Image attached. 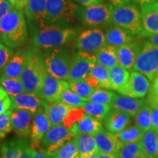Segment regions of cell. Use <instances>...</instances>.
Returning a JSON list of instances; mask_svg holds the SVG:
<instances>
[{"instance_id": "obj_41", "label": "cell", "mask_w": 158, "mask_h": 158, "mask_svg": "<svg viewBox=\"0 0 158 158\" xmlns=\"http://www.w3.org/2000/svg\"><path fill=\"white\" fill-rule=\"evenodd\" d=\"M85 113L84 108H71L65 116L62 124L70 130L76 124L83 119Z\"/></svg>"}, {"instance_id": "obj_19", "label": "cell", "mask_w": 158, "mask_h": 158, "mask_svg": "<svg viewBox=\"0 0 158 158\" xmlns=\"http://www.w3.org/2000/svg\"><path fill=\"white\" fill-rule=\"evenodd\" d=\"M47 0H30L25 7L24 13L31 27L46 24Z\"/></svg>"}, {"instance_id": "obj_52", "label": "cell", "mask_w": 158, "mask_h": 158, "mask_svg": "<svg viewBox=\"0 0 158 158\" xmlns=\"http://www.w3.org/2000/svg\"><path fill=\"white\" fill-rule=\"evenodd\" d=\"M31 158H51L48 154H47L42 150L32 149L31 152Z\"/></svg>"}, {"instance_id": "obj_34", "label": "cell", "mask_w": 158, "mask_h": 158, "mask_svg": "<svg viewBox=\"0 0 158 158\" xmlns=\"http://www.w3.org/2000/svg\"><path fill=\"white\" fill-rule=\"evenodd\" d=\"M0 85L10 96H16L26 92L21 78H8L0 75Z\"/></svg>"}, {"instance_id": "obj_49", "label": "cell", "mask_w": 158, "mask_h": 158, "mask_svg": "<svg viewBox=\"0 0 158 158\" xmlns=\"http://www.w3.org/2000/svg\"><path fill=\"white\" fill-rule=\"evenodd\" d=\"M85 81L88 83L89 85L91 87L94 89L95 90L100 89L102 88L100 82H99L98 79H97L95 77H94L93 76L88 75V76L85 78Z\"/></svg>"}, {"instance_id": "obj_29", "label": "cell", "mask_w": 158, "mask_h": 158, "mask_svg": "<svg viewBox=\"0 0 158 158\" xmlns=\"http://www.w3.org/2000/svg\"><path fill=\"white\" fill-rule=\"evenodd\" d=\"M95 57L97 64L107 68L108 70L118 65L116 48L114 47L105 45L97 51Z\"/></svg>"}, {"instance_id": "obj_60", "label": "cell", "mask_w": 158, "mask_h": 158, "mask_svg": "<svg viewBox=\"0 0 158 158\" xmlns=\"http://www.w3.org/2000/svg\"><path fill=\"white\" fill-rule=\"evenodd\" d=\"M150 158H158V157H150Z\"/></svg>"}, {"instance_id": "obj_44", "label": "cell", "mask_w": 158, "mask_h": 158, "mask_svg": "<svg viewBox=\"0 0 158 158\" xmlns=\"http://www.w3.org/2000/svg\"><path fill=\"white\" fill-rule=\"evenodd\" d=\"M13 54L14 52L11 48L0 43V75L2 73L3 70Z\"/></svg>"}, {"instance_id": "obj_3", "label": "cell", "mask_w": 158, "mask_h": 158, "mask_svg": "<svg viewBox=\"0 0 158 158\" xmlns=\"http://www.w3.org/2000/svg\"><path fill=\"white\" fill-rule=\"evenodd\" d=\"M46 73L43 54L36 48L27 49V58L21 81L26 92L40 96Z\"/></svg>"}, {"instance_id": "obj_37", "label": "cell", "mask_w": 158, "mask_h": 158, "mask_svg": "<svg viewBox=\"0 0 158 158\" xmlns=\"http://www.w3.org/2000/svg\"><path fill=\"white\" fill-rule=\"evenodd\" d=\"M116 154L119 158H147L143 152L140 141L124 144Z\"/></svg>"}, {"instance_id": "obj_17", "label": "cell", "mask_w": 158, "mask_h": 158, "mask_svg": "<svg viewBox=\"0 0 158 158\" xmlns=\"http://www.w3.org/2000/svg\"><path fill=\"white\" fill-rule=\"evenodd\" d=\"M33 116L34 114L29 110L12 109V129L19 138L30 137Z\"/></svg>"}, {"instance_id": "obj_25", "label": "cell", "mask_w": 158, "mask_h": 158, "mask_svg": "<svg viewBox=\"0 0 158 158\" xmlns=\"http://www.w3.org/2000/svg\"><path fill=\"white\" fill-rule=\"evenodd\" d=\"M105 36L106 45H109L116 48L130 43L133 38V35L129 31L117 26L108 29Z\"/></svg>"}, {"instance_id": "obj_55", "label": "cell", "mask_w": 158, "mask_h": 158, "mask_svg": "<svg viewBox=\"0 0 158 158\" xmlns=\"http://www.w3.org/2000/svg\"><path fill=\"white\" fill-rule=\"evenodd\" d=\"M147 37H149V41L150 43L158 46V32L155 33V34L150 35Z\"/></svg>"}, {"instance_id": "obj_18", "label": "cell", "mask_w": 158, "mask_h": 158, "mask_svg": "<svg viewBox=\"0 0 158 158\" xmlns=\"http://www.w3.org/2000/svg\"><path fill=\"white\" fill-rule=\"evenodd\" d=\"M10 98L12 102L11 109L27 110L34 114L44 106L45 102L40 96L27 92L16 96H12Z\"/></svg>"}, {"instance_id": "obj_58", "label": "cell", "mask_w": 158, "mask_h": 158, "mask_svg": "<svg viewBox=\"0 0 158 158\" xmlns=\"http://www.w3.org/2000/svg\"><path fill=\"white\" fill-rule=\"evenodd\" d=\"M157 151L158 154V136H157Z\"/></svg>"}, {"instance_id": "obj_4", "label": "cell", "mask_w": 158, "mask_h": 158, "mask_svg": "<svg viewBox=\"0 0 158 158\" xmlns=\"http://www.w3.org/2000/svg\"><path fill=\"white\" fill-rule=\"evenodd\" d=\"M46 72L51 76L68 81L72 59L65 49L55 48L48 49L43 54Z\"/></svg>"}, {"instance_id": "obj_53", "label": "cell", "mask_w": 158, "mask_h": 158, "mask_svg": "<svg viewBox=\"0 0 158 158\" xmlns=\"http://www.w3.org/2000/svg\"><path fill=\"white\" fill-rule=\"evenodd\" d=\"M110 2H111L114 7H118V6H122L129 4L130 0H110Z\"/></svg>"}, {"instance_id": "obj_14", "label": "cell", "mask_w": 158, "mask_h": 158, "mask_svg": "<svg viewBox=\"0 0 158 158\" xmlns=\"http://www.w3.org/2000/svg\"><path fill=\"white\" fill-rule=\"evenodd\" d=\"M31 152L30 141L27 138H10L1 148L2 158H31Z\"/></svg>"}, {"instance_id": "obj_20", "label": "cell", "mask_w": 158, "mask_h": 158, "mask_svg": "<svg viewBox=\"0 0 158 158\" xmlns=\"http://www.w3.org/2000/svg\"><path fill=\"white\" fill-rule=\"evenodd\" d=\"M142 47L137 42H130L116 48L118 65L126 70L133 68Z\"/></svg>"}, {"instance_id": "obj_54", "label": "cell", "mask_w": 158, "mask_h": 158, "mask_svg": "<svg viewBox=\"0 0 158 158\" xmlns=\"http://www.w3.org/2000/svg\"><path fill=\"white\" fill-rule=\"evenodd\" d=\"M98 158H119L117 154H106V153H100L98 154Z\"/></svg>"}, {"instance_id": "obj_27", "label": "cell", "mask_w": 158, "mask_h": 158, "mask_svg": "<svg viewBox=\"0 0 158 158\" xmlns=\"http://www.w3.org/2000/svg\"><path fill=\"white\" fill-rule=\"evenodd\" d=\"M102 129L103 127L101 121L86 114L83 119L78 122L73 127L71 131L76 134V135L78 134H89L94 135Z\"/></svg>"}, {"instance_id": "obj_57", "label": "cell", "mask_w": 158, "mask_h": 158, "mask_svg": "<svg viewBox=\"0 0 158 158\" xmlns=\"http://www.w3.org/2000/svg\"><path fill=\"white\" fill-rule=\"evenodd\" d=\"M84 158H98V154H96V155L88 156V157H85Z\"/></svg>"}, {"instance_id": "obj_7", "label": "cell", "mask_w": 158, "mask_h": 158, "mask_svg": "<svg viewBox=\"0 0 158 158\" xmlns=\"http://www.w3.org/2000/svg\"><path fill=\"white\" fill-rule=\"evenodd\" d=\"M133 70L152 81L158 76V46L149 41L144 43L133 66Z\"/></svg>"}, {"instance_id": "obj_13", "label": "cell", "mask_w": 158, "mask_h": 158, "mask_svg": "<svg viewBox=\"0 0 158 158\" xmlns=\"http://www.w3.org/2000/svg\"><path fill=\"white\" fill-rule=\"evenodd\" d=\"M150 88V83L143 74L137 71H133L130 73V78L118 93L122 95L133 98H143L147 95Z\"/></svg>"}, {"instance_id": "obj_33", "label": "cell", "mask_w": 158, "mask_h": 158, "mask_svg": "<svg viewBox=\"0 0 158 158\" xmlns=\"http://www.w3.org/2000/svg\"><path fill=\"white\" fill-rule=\"evenodd\" d=\"M48 155L51 158H81L79 155L76 138L70 139Z\"/></svg>"}, {"instance_id": "obj_22", "label": "cell", "mask_w": 158, "mask_h": 158, "mask_svg": "<svg viewBox=\"0 0 158 158\" xmlns=\"http://www.w3.org/2000/svg\"><path fill=\"white\" fill-rule=\"evenodd\" d=\"M131 117L125 112L111 109L103 121L105 127L110 133H118L130 125Z\"/></svg>"}, {"instance_id": "obj_48", "label": "cell", "mask_w": 158, "mask_h": 158, "mask_svg": "<svg viewBox=\"0 0 158 158\" xmlns=\"http://www.w3.org/2000/svg\"><path fill=\"white\" fill-rule=\"evenodd\" d=\"M147 100L149 102H153L158 105V76L154 79L152 87L150 90L149 99Z\"/></svg>"}, {"instance_id": "obj_39", "label": "cell", "mask_w": 158, "mask_h": 158, "mask_svg": "<svg viewBox=\"0 0 158 158\" xmlns=\"http://www.w3.org/2000/svg\"><path fill=\"white\" fill-rule=\"evenodd\" d=\"M58 101L68 105L70 108H82L86 100L81 98L68 87L63 91Z\"/></svg>"}, {"instance_id": "obj_1", "label": "cell", "mask_w": 158, "mask_h": 158, "mask_svg": "<svg viewBox=\"0 0 158 158\" xmlns=\"http://www.w3.org/2000/svg\"><path fill=\"white\" fill-rule=\"evenodd\" d=\"M31 34L35 48L48 50L68 44L80 33L68 23H56L31 27Z\"/></svg>"}, {"instance_id": "obj_6", "label": "cell", "mask_w": 158, "mask_h": 158, "mask_svg": "<svg viewBox=\"0 0 158 158\" xmlns=\"http://www.w3.org/2000/svg\"><path fill=\"white\" fill-rule=\"evenodd\" d=\"M113 10V5L103 3L87 7H78L76 11V17L86 27H101L112 21Z\"/></svg>"}, {"instance_id": "obj_21", "label": "cell", "mask_w": 158, "mask_h": 158, "mask_svg": "<svg viewBox=\"0 0 158 158\" xmlns=\"http://www.w3.org/2000/svg\"><path fill=\"white\" fill-rule=\"evenodd\" d=\"M147 102L148 100L144 99L133 98L117 94L110 105V107L111 109L121 110L134 117L140 109L143 107Z\"/></svg>"}, {"instance_id": "obj_5", "label": "cell", "mask_w": 158, "mask_h": 158, "mask_svg": "<svg viewBox=\"0 0 158 158\" xmlns=\"http://www.w3.org/2000/svg\"><path fill=\"white\" fill-rule=\"evenodd\" d=\"M112 21L117 27L129 31L133 35H140L142 31L141 12L135 5L127 4L114 7Z\"/></svg>"}, {"instance_id": "obj_47", "label": "cell", "mask_w": 158, "mask_h": 158, "mask_svg": "<svg viewBox=\"0 0 158 158\" xmlns=\"http://www.w3.org/2000/svg\"><path fill=\"white\" fill-rule=\"evenodd\" d=\"M14 7L8 0H0V21Z\"/></svg>"}, {"instance_id": "obj_43", "label": "cell", "mask_w": 158, "mask_h": 158, "mask_svg": "<svg viewBox=\"0 0 158 158\" xmlns=\"http://www.w3.org/2000/svg\"><path fill=\"white\" fill-rule=\"evenodd\" d=\"M11 114L12 109L0 114V139L5 138L13 130L11 125Z\"/></svg>"}, {"instance_id": "obj_15", "label": "cell", "mask_w": 158, "mask_h": 158, "mask_svg": "<svg viewBox=\"0 0 158 158\" xmlns=\"http://www.w3.org/2000/svg\"><path fill=\"white\" fill-rule=\"evenodd\" d=\"M142 31L139 36L149 37L158 32V2H153L141 5Z\"/></svg>"}, {"instance_id": "obj_8", "label": "cell", "mask_w": 158, "mask_h": 158, "mask_svg": "<svg viewBox=\"0 0 158 158\" xmlns=\"http://www.w3.org/2000/svg\"><path fill=\"white\" fill-rule=\"evenodd\" d=\"M78 8L70 0H47L46 24L73 21Z\"/></svg>"}, {"instance_id": "obj_46", "label": "cell", "mask_w": 158, "mask_h": 158, "mask_svg": "<svg viewBox=\"0 0 158 158\" xmlns=\"http://www.w3.org/2000/svg\"><path fill=\"white\" fill-rule=\"evenodd\" d=\"M149 104L151 107L152 130L158 135V105L153 102H149Z\"/></svg>"}, {"instance_id": "obj_10", "label": "cell", "mask_w": 158, "mask_h": 158, "mask_svg": "<svg viewBox=\"0 0 158 158\" xmlns=\"http://www.w3.org/2000/svg\"><path fill=\"white\" fill-rule=\"evenodd\" d=\"M97 64L95 54L77 51L71 62L68 81L69 82L84 80Z\"/></svg>"}, {"instance_id": "obj_31", "label": "cell", "mask_w": 158, "mask_h": 158, "mask_svg": "<svg viewBox=\"0 0 158 158\" xmlns=\"http://www.w3.org/2000/svg\"><path fill=\"white\" fill-rule=\"evenodd\" d=\"M158 135L153 130L144 132L141 139L143 152L147 158L158 157L157 151V142Z\"/></svg>"}, {"instance_id": "obj_32", "label": "cell", "mask_w": 158, "mask_h": 158, "mask_svg": "<svg viewBox=\"0 0 158 158\" xmlns=\"http://www.w3.org/2000/svg\"><path fill=\"white\" fill-rule=\"evenodd\" d=\"M120 147L124 144L141 141L143 132L135 125H129L118 133H114Z\"/></svg>"}, {"instance_id": "obj_51", "label": "cell", "mask_w": 158, "mask_h": 158, "mask_svg": "<svg viewBox=\"0 0 158 158\" xmlns=\"http://www.w3.org/2000/svg\"><path fill=\"white\" fill-rule=\"evenodd\" d=\"M74 1L80 4L83 7H87V6L102 3L103 0H74Z\"/></svg>"}, {"instance_id": "obj_38", "label": "cell", "mask_w": 158, "mask_h": 158, "mask_svg": "<svg viewBox=\"0 0 158 158\" xmlns=\"http://www.w3.org/2000/svg\"><path fill=\"white\" fill-rule=\"evenodd\" d=\"M116 95L117 94L113 92L100 89L95 90L91 94L89 98L87 99V101L110 106Z\"/></svg>"}, {"instance_id": "obj_35", "label": "cell", "mask_w": 158, "mask_h": 158, "mask_svg": "<svg viewBox=\"0 0 158 158\" xmlns=\"http://www.w3.org/2000/svg\"><path fill=\"white\" fill-rule=\"evenodd\" d=\"M83 108L86 114L101 122L104 121L111 110V107L110 106L94 103L88 101L85 102Z\"/></svg>"}, {"instance_id": "obj_45", "label": "cell", "mask_w": 158, "mask_h": 158, "mask_svg": "<svg viewBox=\"0 0 158 158\" xmlns=\"http://www.w3.org/2000/svg\"><path fill=\"white\" fill-rule=\"evenodd\" d=\"M12 102L10 96L0 85V114L11 110Z\"/></svg>"}, {"instance_id": "obj_30", "label": "cell", "mask_w": 158, "mask_h": 158, "mask_svg": "<svg viewBox=\"0 0 158 158\" xmlns=\"http://www.w3.org/2000/svg\"><path fill=\"white\" fill-rule=\"evenodd\" d=\"M108 75L110 89L118 92V90L121 89L127 84L130 73L127 70L117 65L108 70Z\"/></svg>"}, {"instance_id": "obj_2", "label": "cell", "mask_w": 158, "mask_h": 158, "mask_svg": "<svg viewBox=\"0 0 158 158\" xmlns=\"http://www.w3.org/2000/svg\"><path fill=\"white\" fill-rule=\"evenodd\" d=\"M2 42L10 48H17L24 44L28 37L27 25L23 11L14 7L0 21Z\"/></svg>"}, {"instance_id": "obj_59", "label": "cell", "mask_w": 158, "mask_h": 158, "mask_svg": "<svg viewBox=\"0 0 158 158\" xmlns=\"http://www.w3.org/2000/svg\"><path fill=\"white\" fill-rule=\"evenodd\" d=\"M2 42V40H1V36H0V43Z\"/></svg>"}, {"instance_id": "obj_56", "label": "cell", "mask_w": 158, "mask_h": 158, "mask_svg": "<svg viewBox=\"0 0 158 158\" xmlns=\"http://www.w3.org/2000/svg\"><path fill=\"white\" fill-rule=\"evenodd\" d=\"M134 1L136 2L137 3H139L140 5H142V4L150 3V2H157V0H134Z\"/></svg>"}, {"instance_id": "obj_9", "label": "cell", "mask_w": 158, "mask_h": 158, "mask_svg": "<svg viewBox=\"0 0 158 158\" xmlns=\"http://www.w3.org/2000/svg\"><path fill=\"white\" fill-rule=\"evenodd\" d=\"M75 137L76 134L63 124L54 126L43 138L40 148L47 154H51Z\"/></svg>"}, {"instance_id": "obj_40", "label": "cell", "mask_w": 158, "mask_h": 158, "mask_svg": "<svg viewBox=\"0 0 158 158\" xmlns=\"http://www.w3.org/2000/svg\"><path fill=\"white\" fill-rule=\"evenodd\" d=\"M69 88L86 101L91 94L95 91L94 89L91 87L85 79L69 82Z\"/></svg>"}, {"instance_id": "obj_36", "label": "cell", "mask_w": 158, "mask_h": 158, "mask_svg": "<svg viewBox=\"0 0 158 158\" xmlns=\"http://www.w3.org/2000/svg\"><path fill=\"white\" fill-rule=\"evenodd\" d=\"M134 117L135 125L143 133L152 130L151 107L149 102L142 107Z\"/></svg>"}, {"instance_id": "obj_50", "label": "cell", "mask_w": 158, "mask_h": 158, "mask_svg": "<svg viewBox=\"0 0 158 158\" xmlns=\"http://www.w3.org/2000/svg\"><path fill=\"white\" fill-rule=\"evenodd\" d=\"M8 1L15 8L22 10V9L27 7L30 0H8Z\"/></svg>"}, {"instance_id": "obj_16", "label": "cell", "mask_w": 158, "mask_h": 158, "mask_svg": "<svg viewBox=\"0 0 158 158\" xmlns=\"http://www.w3.org/2000/svg\"><path fill=\"white\" fill-rule=\"evenodd\" d=\"M69 87L67 81L60 80L45 73L40 96L47 102L58 101L63 91Z\"/></svg>"}, {"instance_id": "obj_12", "label": "cell", "mask_w": 158, "mask_h": 158, "mask_svg": "<svg viewBox=\"0 0 158 158\" xmlns=\"http://www.w3.org/2000/svg\"><path fill=\"white\" fill-rule=\"evenodd\" d=\"M45 105V104H44ZM52 127L51 121L43 106L34 114L30 134V146L31 149L40 150V143L47 132Z\"/></svg>"}, {"instance_id": "obj_24", "label": "cell", "mask_w": 158, "mask_h": 158, "mask_svg": "<svg viewBox=\"0 0 158 158\" xmlns=\"http://www.w3.org/2000/svg\"><path fill=\"white\" fill-rule=\"evenodd\" d=\"M98 152L100 153L116 154L120 149L114 133L102 129L94 135Z\"/></svg>"}, {"instance_id": "obj_42", "label": "cell", "mask_w": 158, "mask_h": 158, "mask_svg": "<svg viewBox=\"0 0 158 158\" xmlns=\"http://www.w3.org/2000/svg\"><path fill=\"white\" fill-rule=\"evenodd\" d=\"M91 76L98 79V81L100 82L102 88L104 89H110V82H109V75H108V70L104 67L97 64L94 68L91 70L89 74Z\"/></svg>"}, {"instance_id": "obj_26", "label": "cell", "mask_w": 158, "mask_h": 158, "mask_svg": "<svg viewBox=\"0 0 158 158\" xmlns=\"http://www.w3.org/2000/svg\"><path fill=\"white\" fill-rule=\"evenodd\" d=\"M44 106L52 127L62 124L65 116L71 108L68 105L59 101H45Z\"/></svg>"}, {"instance_id": "obj_28", "label": "cell", "mask_w": 158, "mask_h": 158, "mask_svg": "<svg viewBox=\"0 0 158 158\" xmlns=\"http://www.w3.org/2000/svg\"><path fill=\"white\" fill-rule=\"evenodd\" d=\"M75 138L79 155L81 158L99 153L93 135L89 134H78Z\"/></svg>"}, {"instance_id": "obj_23", "label": "cell", "mask_w": 158, "mask_h": 158, "mask_svg": "<svg viewBox=\"0 0 158 158\" xmlns=\"http://www.w3.org/2000/svg\"><path fill=\"white\" fill-rule=\"evenodd\" d=\"M27 58V49H21L13 54L2 71L4 76L20 78L24 69Z\"/></svg>"}, {"instance_id": "obj_11", "label": "cell", "mask_w": 158, "mask_h": 158, "mask_svg": "<svg viewBox=\"0 0 158 158\" xmlns=\"http://www.w3.org/2000/svg\"><path fill=\"white\" fill-rule=\"evenodd\" d=\"M106 45V36L99 29H86L78 35L75 47L80 51L96 54L98 51Z\"/></svg>"}]
</instances>
